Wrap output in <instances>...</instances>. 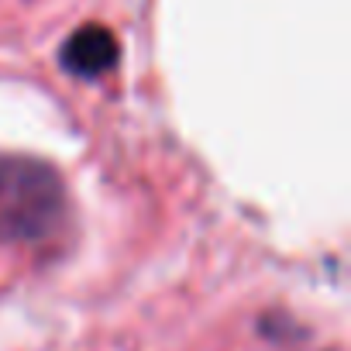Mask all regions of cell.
I'll list each match as a JSON object with an SVG mask.
<instances>
[{
  "label": "cell",
  "instance_id": "cell-2",
  "mask_svg": "<svg viewBox=\"0 0 351 351\" xmlns=\"http://www.w3.org/2000/svg\"><path fill=\"white\" fill-rule=\"evenodd\" d=\"M117 59H121V45L114 32L104 25L76 28L59 49V66L76 80H100L117 66Z\"/></svg>",
  "mask_w": 351,
  "mask_h": 351
},
{
  "label": "cell",
  "instance_id": "cell-1",
  "mask_svg": "<svg viewBox=\"0 0 351 351\" xmlns=\"http://www.w3.org/2000/svg\"><path fill=\"white\" fill-rule=\"evenodd\" d=\"M69 221V190L62 172L35 155L0 152V241L38 245Z\"/></svg>",
  "mask_w": 351,
  "mask_h": 351
}]
</instances>
